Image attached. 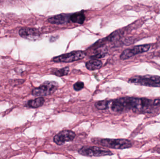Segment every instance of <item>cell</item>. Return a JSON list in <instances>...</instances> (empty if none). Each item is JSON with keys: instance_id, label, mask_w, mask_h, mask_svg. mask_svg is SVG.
<instances>
[{"instance_id": "5b68a950", "label": "cell", "mask_w": 160, "mask_h": 159, "mask_svg": "<svg viewBox=\"0 0 160 159\" xmlns=\"http://www.w3.org/2000/svg\"><path fill=\"white\" fill-rule=\"evenodd\" d=\"M82 156L88 157H101L112 156L113 153L106 148L95 146H84L79 150Z\"/></svg>"}, {"instance_id": "4fadbf2b", "label": "cell", "mask_w": 160, "mask_h": 159, "mask_svg": "<svg viewBox=\"0 0 160 159\" xmlns=\"http://www.w3.org/2000/svg\"><path fill=\"white\" fill-rule=\"evenodd\" d=\"M85 20V16L83 12H78L71 15L70 20L74 23L82 24Z\"/></svg>"}, {"instance_id": "2e32d148", "label": "cell", "mask_w": 160, "mask_h": 159, "mask_svg": "<svg viewBox=\"0 0 160 159\" xmlns=\"http://www.w3.org/2000/svg\"><path fill=\"white\" fill-rule=\"evenodd\" d=\"M108 104L109 101L104 100L97 102L95 103V106L99 110H105L108 108Z\"/></svg>"}, {"instance_id": "7a4b0ae2", "label": "cell", "mask_w": 160, "mask_h": 159, "mask_svg": "<svg viewBox=\"0 0 160 159\" xmlns=\"http://www.w3.org/2000/svg\"><path fill=\"white\" fill-rule=\"evenodd\" d=\"M128 82L139 86L160 88V76L151 75L135 76L129 78Z\"/></svg>"}, {"instance_id": "5bb4252c", "label": "cell", "mask_w": 160, "mask_h": 159, "mask_svg": "<svg viewBox=\"0 0 160 159\" xmlns=\"http://www.w3.org/2000/svg\"><path fill=\"white\" fill-rule=\"evenodd\" d=\"M45 100L43 97H40L37 98L35 100H30L28 101L27 105L29 107L33 108H38L44 105Z\"/></svg>"}, {"instance_id": "8fae6325", "label": "cell", "mask_w": 160, "mask_h": 159, "mask_svg": "<svg viewBox=\"0 0 160 159\" xmlns=\"http://www.w3.org/2000/svg\"><path fill=\"white\" fill-rule=\"evenodd\" d=\"M107 53V49L106 46H101L95 49L94 54L90 58L92 59L101 58L105 57Z\"/></svg>"}, {"instance_id": "ba28073f", "label": "cell", "mask_w": 160, "mask_h": 159, "mask_svg": "<svg viewBox=\"0 0 160 159\" xmlns=\"http://www.w3.org/2000/svg\"><path fill=\"white\" fill-rule=\"evenodd\" d=\"M76 134L71 130H63L56 134L54 138L53 141L56 144L62 145L67 142H72L75 139Z\"/></svg>"}, {"instance_id": "e0dca14e", "label": "cell", "mask_w": 160, "mask_h": 159, "mask_svg": "<svg viewBox=\"0 0 160 159\" xmlns=\"http://www.w3.org/2000/svg\"><path fill=\"white\" fill-rule=\"evenodd\" d=\"M119 37V34L118 33V32H114L112 33L111 35H109L108 37H107V39L110 41H114L116 40H118Z\"/></svg>"}, {"instance_id": "7c38bea8", "label": "cell", "mask_w": 160, "mask_h": 159, "mask_svg": "<svg viewBox=\"0 0 160 159\" xmlns=\"http://www.w3.org/2000/svg\"><path fill=\"white\" fill-rule=\"evenodd\" d=\"M102 62L97 59H93L86 63V67L90 71L99 70L102 66Z\"/></svg>"}, {"instance_id": "ac0fdd59", "label": "cell", "mask_w": 160, "mask_h": 159, "mask_svg": "<svg viewBox=\"0 0 160 159\" xmlns=\"http://www.w3.org/2000/svg\"><path fill=\"white\" fill-rule=\"evenodd\" d=\"M84 87V84L82 82H81V81H78V82H77L73 86L74 90L76 91H78L82 89Z\"/></svg>"}, {"instance_id": "9a60e30c", "label": "cell", "mask_w": 160, "mask_h": 159, "mask_svg": "<svg viewBox=\"0 0 160 159\" xmlns=\"http://www.w3.org/2000/svg\"><path fill=\"white\" fill-rule=\"evenodd\" d=\"M69 72V67H66L62 69H54L52 70L51 73L56 76L61 77L68 75Z\"/></svg>"}, {"instance_id": "6da1fadb", "label": "cell", "mask_w": 160, "mask_h": 159, "mask_svg": "<svg viewBox=\"0 0 160 159\" xmlns=\"http://www.w3.org/2000/svg\"><path fill=\"white\" fill-rule=\"evenodd\" d=\"M153 100L146 98L125 97L109 101L108 108L117 113L132 110L135 113H149L154 107Z\"/></svg>"}, {"instance_id": "277c9868", "label": "cell", "mask_w": 160, "mask_h": 159, "mask_svg": "<svg viewBox=\"0 0 160 159\" xmlns=\"http://www.w3.org/2000/svg\"><path fill=\"white\" fill-rule=\"evenodd\" d=\"M100 144L104 147L113 149H124L132 147L131 142L124 139H103L100 141Z\"/></svg>"}, {"instance_id": "9c48e42d", "label": "cell", "mask_w": 160, "mask_h": 159, "mask_svg": "<svg viewBox=\"0 0 160 159\" xmlns=\"http://www.w3.org/2000/svg\"><path fill=\"white\" fill-rule=\"evenodd\" d=\"M19 34L21 37L31 40L37 39L40 35L38 30L32 28H22L20 30Z\"/></svg>"}, {"instance_id": "3957f363", "label": "cell", "mask_w": 160, "mask_h": 159, "mask_svg": "<svg viewBox=\"0 0 160 159\" xmlns=\"http://www.w3.org/2000/svg\"><path fill=\"white\" fill-rule=\"evenodd\" d=\"M58 87V84L55 81H47L38 87L34 89L32 94L35 96H49L52 95Z\"/></svg>"}, {"instance_id": "52a82bcc", "label": "cell", "mask_w": 160, "mask_h": 159, "mask_svg": "<svg viewBox=\"0 0 160 159\" xmlns=\"http://www.w3.org/2000/svg\"><path fill=\"white\" fill-rule=\"evenodd\" d=\"M150 48V44H144L135 46L131 49H128L124 50L120 55V59L123 60L128 59L137 54L147 52Z\"/></svg>"}, {"instance_id": "d6986e66", "label": "cell", "mask_w": 160, "mask_h": 159, "mask_svg": "<svg viewBox=\"0 0 160 159\" xmlns=\"http://www.w3.org/2000/svg\"><path fill=\"white\" fill-rule=\"evenodd\" d=\"M155 107H160V99H155L153 101Z\"/></svg>"}, {"instance_id": "30bf717a", "label": "cell", "mask_w": 160, "mask_h": 159, "mask_svg": "<svg viewBox=\"0 0 160 159\" xmlns=\"http://www.w3.org/2000/svg\"><path fill=\"white\" fill-rule=\"evenodd\" d=\"M70 17V15L68 14H60L48 19V21L51 24L56 25L65 24L69 22Z\"/></svg>"}, {"instance_id": "ffe728a7", "label": "cell", "mask_w": 160, "mask_h": 159, "mask_svg": "<svg viewBox=\"0 0 160 159\" xmlns=\"http://www.w3.org/2000/svg\"><path fill=\"white\" fill-rule=\"evenodd\" d=\"M159 40H160V38H159Z\"/></svg>"}, {"instance_id": "8992f818", "label": "cell", "mask_w": 160, "mask_h": 159, "mask_svg": "<svg viewBox=\"0 0 160 159\" xmlns=\"http://www.w3.org/2000/svg\"><path fill=\"white\" fill-rule=\"evenodd\" d=\"M86 53L81 50L74 51L70 53L62 54L52 58L55 63H71L82 59L85 57Z\"/></svg>"}]
</instances>
